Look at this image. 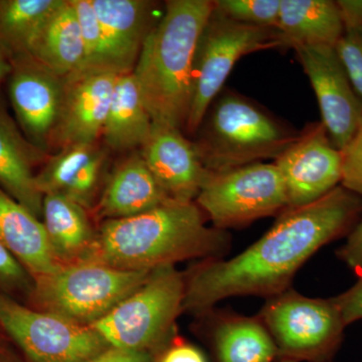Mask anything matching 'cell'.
Returning a JSON list of instances; mask_svg holds the SVG:
<instances>
[{"mask_svg": "<svg viewBox=\"0 0 362 362\" xmlns=\"http://www.w3.org/2000/svg\"><path fill=\"white\" fill-rule=\"evenodd\" d=\"M45 156L21 133L0 97V187L37 218L42 214L44 194L35 168Z\"/></svg>", "mask_w": 362, "mask_h": 362, "instance_id": "obj_17", "label": "cell"}, {"mask_svg": "<svg viewBox=\"0 0 362 362\" xmlns=\"http://www.w3.org/2000/svg\"><path fill=\"white\" fill-rule=\"evenodd\" d=\"M287 47L277 28L245 25L214 9L204 25L194 64L192 100L185 130L195 134L233 66L252 52Z\"/></svg>", "mask_w": 362, "mask_h": 362, "instance_id": "obj_8", "label": "cell"}, {"mask_svg": "<svg viewBox=\"0 0 362 362\" xmlns=\"http://www.w3.org/2000/svg\"><path fill=\"white\" fill-rule=\"evenodd\" d=\"M214 7L209 0H170L145 40L132 73L152 122L185 129L195 49Z\"/></svg>", "mask_w": 362, "mask_h": 362, "instance_id": "obj_3", "label": "cell"}, {"mask_svg": "<svg viewBox=\"0 0 362 362\" xmlns=\"http://www.w3.org/2000/svg\"><path fill=\"white\" fill-rule=\"evenodd\" d=\"M341 152V185L362 197V124L351 141Z\"/></svg>", "mask_w": 362, "mask_h": 362, "instance_id": "obj_31", "label": "cell"}, {"mask_svg": "<svg viewBox=\"0 0 362 362\" xmlns=\"http://www.w3.org/2000/svg\"><path fill=\"white\" fill-rule=\"evenodd\" d=\"M334 47L362 102V25L344 28V33Z\"/></svg>", "mask_w": 362, "mask_h": 362, "instance_id": "obj_29", "label": "cell"}, {"mask_svg": "<svg viewBox=\"0 0 362 362\" xmlns=\"http://www.w3.org/2000/svg\"><path fill=\"white\" fill-rule=\"evenodd\" d=\"M169 343V342H168ZM154 362H207L202 350L190 343L176 341L159 352Z\"/></svg>", "mask_w": 362, "mask_h": 362, "instance_id": "obj_34", "label": "cell"}, {"mask_svg": "<svg viewBox=\"0 0 362 362\" xmlns=\"http://www.w3.org/2000/svg\"><path fill=\"white\" fill-rule=\"evenodd\" d=\"M195 202L168 201L138 216L104 221L80 262L122 270L152 271L190 259H225L232 247L228 230L206 226Z\"/></svg>", "mask_w": 362, "mask_h": 362, "instance_id": "obj_2", "label": "cell"}, {"mask_svg": "<svg viewBox=\"0 0 362 362\" xmlns=\"http://www.w3.org/2000/svg\"><path fill=\"white\" fill-rule=\"evenodd\" d=\"M65 0H0V49L9 59L28 54L47 18Z\"/></svg>", "mask_w": 362, "mask_h": 362, "instance_id": "obj_26", "label": "cell"}, {"mask_svg": "<svg viewBox=\"0 0 362 362\" xmlns=\"http://www.w3.org/2000/svg\"><path fill=\"white\" fill-rule=\"evenodd\" d=\"M277 28L287 47H335L344 23L337 1L281 0Z\"/></svg>", "mask_w": 362, "mask_h": 362, "instance_id": "obj_23", "label": "cell"}, {"mask_svg": "<svg viewBox=\"0 0 362 362\" xmlns=\"http://www.w3.org/2000/svg\"><path fill=\"white\" fill-rule=\"evenodd\" d=\"M279 359L333 362L347 327L332 298H309L292 288L267 299L258 315Z\"/></svg>", "mask_w": 362, "mask_h": 362, "instance_id": "obj_7", "label": "cell"}, {"mask_svg": "<svg viewBox=\"0 0 362 362\" xmlns=\"http://www.w3.org/2000/svg\"><path fill=\"white\" fill-rule=\"evenodd\" d=\"M33 289L30 274L0 242V293L16 299V294L30 297Z\"/></svg>", "mask_w": 362, "mask_h": 362, "instance_id": "obj_30", "label": "cell"}, {"mask_svg": "<svg viewBox=\"0 0 362 362\" xmlns=\"http://www.w3.org/2000/svg\"><path fill=\"white\" fill-rule=\"evenodd\" d=\"M28 54L59 77L66 78L83 70L84 42L71 0L47 18L30 45Z\"/></svg>", "mask_w": 362, "mask_h": 362, "instance_id": "obj_22", "label": "cell"}, {"mask_svg": "<svg viewBox=\"0 0 362 362\" xmlns=\"http://www.w3.org/2000/svg\"><path fill=\"white\" fill-rule=\"evenodd\" d=\"M101 26L113 73L134 71L152 25L154 4L145 0H90Z\"/></svg>", "mask_w": 362, "mask_h": 362, "instance_id": "obj_16", "label": "cell"}, {"mask_svg": "<svg viewBox=\"0 0 362 362\" xmlns=\"http://www.w3.org/2000/svg\"><path fill=\"white\" fill-rule=\"evenodd\" d=\"M274 164L284 180L288 209L318 201L341 183L342 152L332 144L322 123L301 131Z\"/></svg>", "mask_w": 362, "mask_h": 362, "instance_id": "obj_12", "label": "cell"}, {"mask_svg": "<svg viewBox=\"0 0 362 362\" xmlns=\"http://www.w3.org/2000/svg\"><path fill=\"white\" fill-rule=\"evenodd\" d=\"M211 323V341L218 362H275L277 346L258 316L232 311L206 313Z\"/></svg>", "mask_w": 362, "mask_h": 362, "instance_id": "obj_21", "label": "cell"}, {"mask_svg": "<svg viewBox=\"0 0 362 362\" xmlns=\"http://www.w3.org/2000/svg\"><path fill=\"white\" fill-rule=\"evenodd\" d=\"M11 71V63L8 57L0 49V83L8 78Z\"/></svg>", "mask_w": 362, "mask_h": 362, "instance_id": "obj_37", "label": "cell"}, {"mask_svg": "<svg viewBox=\"0 0 362 362\" xmlns=\"http://www.w3.org/2000/svg\"><path fill=\"white\" fill-rule=\"evenodd\" d=\"M156 354L147 351H131L108 349L88 362H154Z\"/></svg>", "mask_w": 362, "mask_h": 362, "instance_id": "obj_35", "label": "cell"}, {"mask_svg": "<svg viewBox=\"0 0 362 362\" xmlns=\"http://www.w3.org/2000/svg\"><path fill=\"white\" fill-rule=\"evenodd\" d=\"M298 59L310 80L331 142L340 151L362 124V102L352 87L334 47H296Z\"/></svg>", "mask_w": 362, "mask_h": 362, "instance_id": "obj_11", "label": "cell"}, {"mask_svg": "<svg viewBox=\"0 0 362 362\" xmlns=\"http://www.w3.org/2000/svg\"><path fill=\"white\" fill-rule=\"evenodd\" d=\"M8 95L23 135L44 153L49 149L64 93V78L32 54L11 59Z\"/></svg>", "mask_w": 362, "mask_h": 362, "instance_id": "obj_13", "label": "cell"}, {"mask_svg": "<svg viewBox=\"0 0 362 362\" xmlns=\"http://www.w3.org/2000/svg\"><path fill=\"white\" fill-rule=\"evenodd\" d=\"M214 9L245 25L277 28L281 0H218Z\"/></svg>", "mask_w": 362, "mask_h": 362, "instance_id": "obj_28", "label": "cell"}, {"mask_svg": "<svg viewBox=\"0 0 362 362\" xmlns=\"http://www.w3.org/2000/svg\"><path fill=\"white\" fill-rule=\"evenodd\" d=\"M0 330H1V329H0Z\"/></svg>", "mask_w": 362, "mask_h": 362, "instance_id": "obj_40", "label": "cell"}, {"mask_svg": "<svg viewBox=\"0 0 362 362\" xmlns=\"http://www.w3.org/2000/svg\"><path fill=\"white\" fill-rule=\"evenodd\" d=\"M0 362H18V359L6 349L1 342H0Z\"/></svg>", "mask_w": 362, "mask_h": 362, "instance_id": "obj_38", "label": "cell"}, {"mask_svg": "<svg viewBox=\"0 0 362 362\" xmlns=\"http://www.w3.org/2000/svg\"><path fill=\"white\" fill-rule=\"evenodd\" d=\"M71 4L77 13L85 49L84 66L78 74L96 71L113 73L104 35L92 2L90 0H71Z\"/></svg>", "mask_w": 362, "mask_h": 362, "instance_id": "obj_27", "label": "cell"}, {"mask_svg": "<svg viewBox=\"0 0 362 362\" xmlns=\"http://www.w3.org/2000/svg\"><path fill=\"white\" fill-rule=\"evenodd\" d=\"M337 255L350 270L362 276V220L347 235L346 243L337 250Z\"/></svg>", "mask_w": 362, "mask_h": 362, "instance_id": "obj_33", "label": "cell"}, {"mask_svg": "<svg viewBox=\"0 0 362 362\" xmlns=\"http://www.w3.org/2000/svg\"><path fill=\"white\" fill-rule=\"evenodd\" d=\"M362 214V197L338 185L306 206L287 209L256 243L230 259H204L185 275L182 311L202 315L223 299L271 298L291 288L317 251L349 235Z\"/></svg>", "mask_w": 362, "mask_h": 362, "instance_id": "obj_1", "label": "cell"}, {"mask_svg": "<svg viewBox=\"0 0 362 362\" xmlns=\"http://www.w3.org/2000/svg\"><path fill=\"white\" fill-rule=\"evenodd\" d=\"M337 305L345 325L356 322L362 319V276L347 291L332 297Z\"/></svg>", "mask_w": 362, "mask_h": 362, "instance_id": "obj_32", "label": "cell"}, {"mask_svg": "<svg viewBox=\"0 0 362 362\" xmlns=\"http://www.w3.org/2000/svg\"><path fill=\"white\" fill-rule=\"evenodd\" d=\"M42 225L54 258L77 263L90 251L95 237L85 207L59 194H45Z\"/></svg>", "mask_w": 362, "mask_h": 362, "instance_id": "obj_25", "label": "cell"}, {"mask_svg": "<svg viewBox=\"0 0 362 362\" xmlns=\"http://www.w3.org/2000/svg\"><path fill=\"white\" fill-rule=\"evenodd\" d=\"M119 76L96 71L64 78L63 99L49 148L97 143L103 133Z\"/></svg>", "mask_w": 362, "mask_h": 362, "instance_id": "obj_14", "label": "cell"}, {"mask_svg": "<svg viewBox=\"0 0 362 362\" xmlns=\"http://www.w3.org/2000/svg\"><path fill=\"white\" fill-rule=\"evenodd\" d=\"M0 329L30 362H88L110 349L90 326L0 293Z\"/></svg>", "mask_w": 362, "mask_h": 362, "instance_id": "obj_10", "label": "cell"}, {"mask_svg": "<svg viewBox=\"0 0 362 362\" xmlns=\"http://www.w3.org/2000/svg\"><path fill=\"white\" fill-rule=\"evenodd\" d=\"M106 158L97 143L66 146L37 173V187L44 195H63L88 207L96 194Z\"/></svg>", "mask_w": 362, "mask_h": 362, "instance_id": "obj_18", "label": "cell"}, {"mask_svg": "<svg viewBox=\"0 0 362 362\" xmlns=\"http://www.w3.org/2000/svg\"><path fill=\"white\" fill-rule=\"evenodd\" d=\"M140 153L171 201L194 202L211 175L194 143L171 126L153 123Z\"/></svg>", "mask_w": 362, "mask_h": 362, "instance_id": "obj_15", "label": "cell"}, {"mask_svg": "<svg viewBox=\"0 0 362 362\" xmlns=\"http://www.w3.org/2000/svg\"><path fill=\"white\" fill-rule=\"evenodd\" d=\"M0 242L30 274L33 281L58 270L45 226L0 187Z\"/></svg>", "mask_w": 362, "mask_h": 362, "instance_id": "obj_19", "label": "cell"}, {"mask_svg": "<svg viewBox=\"0 0 362 362\" xmlns=\"http://www.w3.org/2000/svg\"><path fill=\"white\" fill-rule=\"evenodd\" d=\"M278 362H297V361H291V359H283V358H281V359H278Z\"/></svg>", "mask_w": 362, "mask_h": 362, "instance_id": "obj_39", "label": "cell"}, {"mask_svg": "<svg viewBox=\"0 0 362 362\" xmlns=\"http://www.w3.org/2000/svg\"><path fill=\"white\" fill-rule=\"evenodd\" d=\"M152 125L133 73L119 76L102 133L106 144L117 151L142 147Z\"/></svg>", "mask_w": 362, "mask_h": 362, "instance_id": "obj_24", "label": "cell"}, {"mask_svg": "<svg viewBox=\"0 0 362 362\" xmlns=\"http://www.w3.org/2000/svg\"><path fill=\"white\" fill-rule=\"evenodd\" d=\"M337 4L341 13L344 28L362 25V0H340Z\"/></svg>", "mask_w": 362, "mask_h": 362, "instance_id": "obj_36", "label": "cell"}, {"mask_svg": "<svg viewBox=\"0 0 362 362\" xmlns=\"http://www.w3.org/2000/svg\"><path fill=\"white\" fill-rule=\"evenodd\" d=\"M152 271L122 270L96 262L66 264L33 281L30 300L37 310L90 326L141 287Z\"/></svg>", "mask_w": 362, "mask_h": 362, "instance_id": "obj_5", "label": "cell"}, {"mask_svg": "<svg viewBox=\"0 0 362 362\" xmlns=\"http://www.w3.org/2000/svg\"><path fill=\"white\" fill-rule=\"evenodd\" d=\"M185 292V275L175 266L154 269L141 287L90 327L112 349L156 354L168 344Z\"/></svg>", "mask_w": 362, "mask_h": 362, "instance_id": "obj_6", "label": "cell"}, {"mask_svg": "<svg viewBox=\"0 0 362 362\" xmlns=\"http://www.w3.org/2000/svg\"><path fill=\"white\" fill-rule=\"evenodd\" d=\"M195 133V147L209 173L276 160L300 136L259 104L228 89L214 98Z\"/></svg>", "mask_w": 362, "mask_h": 362, "instance_id": "obj_4", "label": "cell"}, {"mask_svg": "<svg viewBox=\"0 0 362 362\" xmlns=\"http://www.w3.org/2000/svg\"><path fill=\"white\" fill-rule=\"evenodd\" d=\"M195 204L226 230L242 228L288 209L284 180L275 164L254 163L221 173H211Z\"/></svg>", "mask_w": 362, "mask_h": 362, "instance_id": "obj_9", "label": "cell"}, {"mask_svg": "<svg viewBox=\"0 0 362 362\" xmlns=\"http://www.w3.org/2000/svg\"><path fill=\"white\" fill-rule=\"evenodd\" d=\"M171 201L137 152L114 170L99 202L97 214L105 220L131 218Z\"/></svg>", "mask_w": 362, "mask_h": 362, "instance_id": "obj_20", "label": "cell"}]
</instances>
